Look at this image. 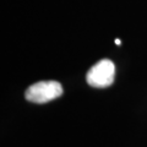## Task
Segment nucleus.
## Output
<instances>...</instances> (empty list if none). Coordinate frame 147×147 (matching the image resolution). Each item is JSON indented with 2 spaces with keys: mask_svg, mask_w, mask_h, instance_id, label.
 Listing matches in <instances>:
<instances>
[{
  "mask_svg": "<svg viewBox=\"0 0 147 147\" xmlns=\"http://www.w3.org/2000/svg\"><path fill=\"white\" fill-rule=\"evenodd\" d=\"M63 86L58 81H39L30 86L25 92V97L32 103H48L63 94Z\"/></svg>",
  "mask_w": 147,
  "mask_h": 147,
  "instance_id": "obj_1",
  "label": "nucleus"
},
{
  "mask_svg": "<svg viewBox=\"0 0 147 147\" xmlns=\"http://www.w3.org/2000/svg\"><path fill=\"white\" fill-rule=\"evenodd\" d=\"M115 65L109 59H102L94 64L86 75V81L94 88H105L114 82Z\"/></svg>",
  "mask_w": 147,
  "mask_h": 147,
  "instance_id": "obj_2",
  "label": "nucleus"
},
{
  "mask_svg": "<svg viewBox=\"0 0 147 147\" xmlns=\"http://www.w3.org/2000/svg\"><path fill=\"white\" fill-rule=\"evenodd\" d=\"M115 44L117 45H120V39H115Z\"/></svg>",
  "mask_w": 147,
  "mask_h": 147,
  "instance_id": "obj_3",
  "label": "nucleus"
}]
</instances>
